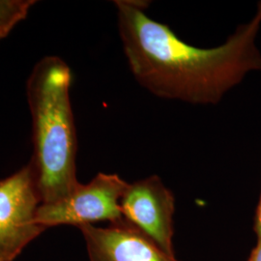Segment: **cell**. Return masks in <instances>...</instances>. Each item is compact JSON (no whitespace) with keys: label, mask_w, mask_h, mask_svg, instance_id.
I'll list each match as a JSON object with an SVG mask.
<instances>
[{"label":"cell","mask_w":261,"mask_h":261,"mask_svg":"<svg viewBox=\"0 0 261 261\" xmlns=\"http://www.w3.org/2000/svg\"><path fill=\"white\" fill-rule=\"evenodd\" d=\"M41 204L29 164L0 180V261H14L45 230L36 222Z\"/></svg>","instance_id":"277c9868"},{"label":"cell","mask_w":261,"mask_h":261,"mask_svg":"<svg viewBox=\"0 0 261 261\" xmlns=\"http://www.w3.org/2000/svg\"><path fill=\"white\" fill-rule=\"evenodd\" d=\"M248 261H261V237L257 238V244L252 250Z\"/></svg>","instance_id":"9c48e42d"},{"label":"cell","mask_w":261,"mask_h":261,"mask_svg":"<svg viewBox=\"0 0 261 261\" xmlns=\"http://www.w3.org/2000/svg\"><path fill=\"white\" fill-rule=\"evenodd\" d=\"M122 215L169 254L173 251L175 198L157 175L129 184L122 196Z\"/></svg>","instance_id":"5b68a950"},{"label":"cell","mask_w":261,"mask_h":261,"mask_svg":"<svg viewBox=\"0 0 261 261\" xmlns=\"http://www.w3.org/2000/svg\"><path fill=\"white\" fill-rule=\"evenodd\" d=\"M128 185L117 174L100 172L88 184H80L65 198L41 203L36 222L46 229L64 224L80 227L101 221L119 222L124 219L120 201Z\"/></svg>","instance_id":"3957f363"},{"label":"cell","mask_w":261,"mask_h":261,"mask_svg":"<svg viewBox=\"0 0 261 261\" xmlns=\"http://www.w3.org/2000/svg\"><path fill=\"white\" fill-rule=\"evenodd\" d=\"M254 231L256 233L257 238L261 237V194L259 201L255 212V220H254Z\"/></svg>","instance_id":"ba28073f"},{"label":"cell","mask_w":261,"mask_h":261,"mask_svg":"<svg viewBox=\"0 0 261 261\" xmlns=\"http://www.w3.org/2000/svg\"><path fill=\"white\" fill-rule=\"evenodd\" d=\"M122 46L136 81L159 98L192 105H217L251 72L261 71L256 38L261 2L249 22L238 27L223 45L195 47L151 19L148 2L114 1Z\"/></svg>","instance_id":"6da1fadb"},{"label":"cell","mask_w":261,"mask_h":261,"mask_svg":"<svg viewBox=\"0 0 261 261\" xmlns=\"http://www.w3.org/2000/svg\"><path fill=\"white\" fill-rule=\"evenodd\" d=\"M90 261H179L125 219L106 227H79Z\"/></svg>","instance_id":"8992f818"},{"label":"cell","mask_w":261,"mask_h":261,"mask_svg":"<svg viewBox=\"0 0 261 261\" xmlns=\"http://www.w3.org/2000/svg\"><path fill=\"white\" fill-rule=\"evenodd\" d=\"M70 67L57 56L42 58L27 84L32 117L33 168L41 203H53L73 193L77 140L70 100Z\"/></svg>","instance_id":"7a4b0ae2"},{"label":"cell","mask_w":261,"mask_h":261,"mask_svg":"<svg viewBox=\"0 0 261 261\" xmlns=\"http://www.w3.org/2000/svg\"><path fill=\"white\" fill-rule=\"evenodd\" d=\"M34 0H0V41L28 17Z\"/></svg>","instance_id":"52a82bcc"}]
</instances>
